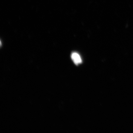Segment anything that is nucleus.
Returning <instances> with one entry per match:
<instances>
[{
    "label": "nucleus",
    "mask_w": 133,
    "mask_h": 133,
    "mask_svg": "<svg viewBox=\"0 0 133 133\" xmlns=\"http://www.w3.org/2000/svg\"><path fill=\"white\" fill-rule=\"evenodd\" d=\"M71 58L75 64L76 65L82 63V59L81 56L77 52L72 53L71 55Z\"/></svg>",
    "instance_id": "nucleus-1"
}]
</instances>
